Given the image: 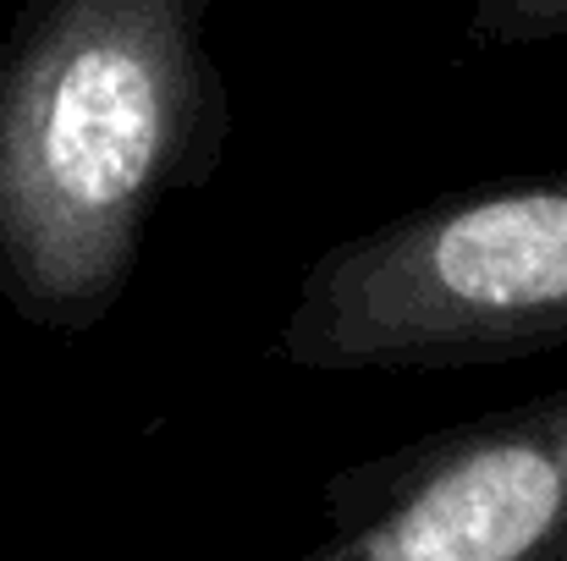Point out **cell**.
<instances>
[{
	"label": "cell",
	"instance_id": "6da1fadb",
	"mask_svg": "<svg viewBox=\"0 0 567 561\" xmlns=\"http://www.w3.org/2000/svg\"><path fill=\"white\" fill-rule=\"evenodd\" d=\"M188 0H50L0 66V287L83 325L127 281L138 231L204 111Z\"/></svg>",
	"mask_w": 567,
	"mask_h": 561
},
{
	"label": "cell",
	"instance_id": "7a4b0ae2",
	"mask_svg": "<svg viewBox=\"0 0 567 561\" xmlns=\"http://www.w3.org/2000/svg\"><path fill=\"white\" fill-rule=\"evenodd\" d=\"M567 342V177L457 193L331 248L281 353L303 370L474 364Z\"/></svg>",
	"mask_w": 567,
	"mask_h": 561
},
{
	"label": "cell",
	"instance_id": "3957f363",
	"mask_svg": "<svg viewBox=\"0 0 567 561\" xmlns=\"http://www.w3.org/2000/svg\"><path fill=\"white\" fill-rule=\"evenodd\" d=\"M375 479L315 561H567V391L435 435Z\"/></svg>",
	"mask_w": 567,
	"mask_h": 561
},
{
	"label": "cell",
	"instance_id": "277c9868",
	"mask_svg": "<svg viewBox=\"0 0 567 561\" xmlns=\"http://www.w3.org/2000/svg\"><path fill=\"white\" fill-rule=\"evenodd\" d=\"M480 44H535L567 39V0H480L474 11Z\"/></svg>",
	"mask_w": 567,
	"mask_h": 561
}]
</instances>
